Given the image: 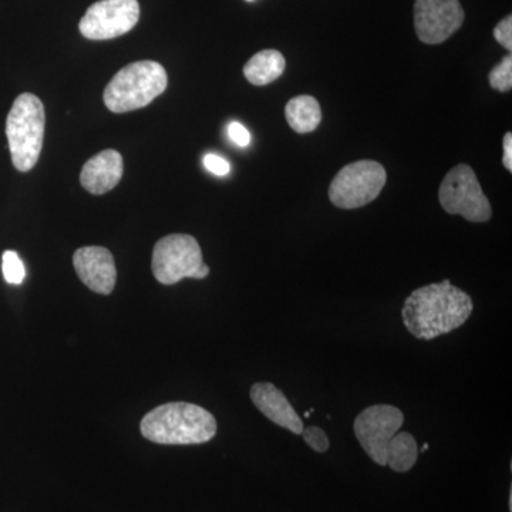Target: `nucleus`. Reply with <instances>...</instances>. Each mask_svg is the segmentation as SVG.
I'll return each instance as SVG.
<instances>
[{"mask_svg":"<svg viewBox=\"0 0 512 512\" xmlns=\"http://www.w3.org/2000/svg\"><path fill=\"white\" fill-rule=\"evenodd\" d=\"M473 309L471 296L446 279L410 293L404 301L402 318L414 338L431 340L461 328Z\"/></svg>","mask_w":512,"mask_h":512,"instance_id":"obj_1","label":"nucleus"},{"mask_svg":"<svg viewBox=\"0 0 512 512\" xmlns=\"http://www.w3.org/2000/svg\"><path fill=\"white\" fill-rule=\"evenodd\" d=\"M217 420L197 404L175 402L151 410L141 420L144 439L164 446H194L214 439Z\"/></svg>","mask_w":512,"mask_h":512,"instance_id":"obj_2","label":"nucleus"},{"mask_svg":"<svg viewBox=\"0 0 512 512\" xmlns=\"http://www.w3.org/2000/svg\"><path fill=\"white\" fill-rule=\"evenodd\" d=\"M167 86V72L160 63L143 60L127 64L107 84L104 104L111 113H130L148 106Z\"/></svg>","mask_w":512,"mask_h":512,"instance_id":"obj_3","label":"nucleus"},{"mask_svg":"<svg viewBox=\"0 0 512 512\" xmlns=\"http://www.w3.org/2000/svg\"><path fill=\"white\" fill-rule=\"evenodd\" d=\"M46 113L39 97L20 94L6 120V137L16 170L28 173L39 161L45 140Z\"/></svg>","mask_w":512,"mask_h":512,"instance_id":"obj_4","label":"nucleus"},{"mask_svg":"<svg viewBox=\"0 0 512 512\" xmlns=\"http://www.w3.org/2000/svg\"><path fill=\"white\" fill-rule=\"evenodd\" d=\"M151 268L163 285L178 284L184 278L204 279L210 275V266L204 264L197 239L185 234L161 238L154 247Z\"/></svg>","mask_w":512,"mask_h":512,"instance_id":"obj_5","label":"nucleus"},{"mask_svg":"<svg viewBox=\"0 0 512 512\" xmlns=\"http://www.w3.org/2000/svg\"><path fill=\"white\" fill-rule=\"evenodd\" d=\"M387 174L382 164L360 160L343 167L329 187V200L342 210L365 207L379 197Z\"/></svg>","mask_w":512,"mask_h":512,"instance_id":"obj_6","label":"nucleus"},{"mask_svg":"<svg viewBox=\"0 0 512 512\" xmlns=\"http://www.w3.org/2000/svg\"><path fill=\"white\" fill-rule=\"evenodd\" d=\"M439 198L447 214L461 215L470 222H487L493 215L476 173L467 164H458L448 171L440 185Z\"/></svg>","mask_w":512,"mask_h":512,"instance_id":"obj_7","label":"nucleus"},{"mask_svg":"<svg viewBox=\"0 0 512 512\" xmlns=\"http://www.w3.org/2000/svg\"><path fill=\"white\" fill-rule=\"evenodd\" d=\"M404 423V414L397 407L389 404H376L367 407L356 417V439L379 466H387V450L393 437L399 433Z\"/></svg>","mask_w":512,"mask_h":512,"instance_id":"obj_8","label":"nucleus"},{"mask_svg":"<svg viewBox=\"0 0 512 512\" xmlns=\"http://www.w3.org/2000/svg\"><path fill=\"white\" fill-rule=\"evenodd\" d=\"M140 19L138 0H100L80 20V33L89 40H110L126 35Z\"/></svg>","mask_w":512,"mask_h":512,"instance_id":"obj_9","label":"nucleus"},{"mask_svg":"<svg viewBox=\"0 0 512 512\" xmlns=\"http://www.w3.org/2000/svg\"><path fill=\"white\" fill-rule=\"evenodd\" d=\"M464 23V10L458 0H416L414 29L420 42L440 45Z\"/></svg>","mask_w":512,"mask_h":512,"instance_id":"obj_10","label":"nucleus"},{"mask_svg":"<svg viewBox=\"0 0 512 512\" xmlns=\"http://www.w3.org/2000/svg\"><path fill=\"white\" fill-rule=\"evenodd\" d=\"M73 265L77 276L90 291L100 295H110L117 281L116 262L109 249L84 247L73 255Z\"/></svg>","mask_w":512,"mask_h":512,"instance_id":"obj_11","label":"nucleus"},{"mask_svg":"<svg viewBox=\"0 0 512 512\" xmlns=\"http://www.w3.org/2000/svg\"><path fill=\"white\" fill-rule=\"evenodd\" d=\"M251 400L266 419L301 436L303 421L301 416L295 412L288 397L272 383H256L251 389Z\"/></svg>","mask_w":512,"mask_h":512,"instance_id":"obj_12","label":"nucleus"},{"mask_svg":"<svg viewBox=\"0 0 512 512\" xmlns=\"http://www.w3.org/2000/svg\"><path fill=\"white\" fill-rule=\"evenodd\" d=\"M124 173L119 151L104 150L90 158L80 173V184L93 195H103L119 185Z\"/></svg>","mask_w":512,"mask_h":512,"instance_id":"obj_13","label":"nucleus"},{"mask_svg":"<svg viewBox=\"0 0 512 512\" xmlns=\"http://www.w3.org/2000/svg\"><path fill=\"white\" fill-rule=\"evenodd\" d=\"M286 60L278 50H262L248 60L244 66V74L254 86H266L274 83L284 74Z\"/></svg>","mask_w":512,"mask_h":512,"instance_id":"obj_14","label":"nucleus"},{"mask_svg":"<svg viewBox=\"0 0 512 512\" xmlns=\"http://www.w3.org/2000/svg\"><path fill=\"white\" fill-rule=\"evenodd\" d=\"M285 116L293 131L298 134H308L319 127L322 121V109L315 97L298 96L286 104Z\"/></svg>","mask_w":512,"mask_h":512,"instance_id":"obj_15","label":"nucleus"},{"mask_svg":"<svg viewBox=\"0 0 512 512\" xmlns=\"http://www.w3.org/2000/svg\"><path fill=\"white\" fill-rule=\"evenodd\" d=\"M419 457V447L416 439L410 433L402 431L393 437L387 450V466L396 473H407L412 470Z\"/></svg>","mask_w":512,"mask_h":512,"instance_id":"obj_16","label":"nucleus"},{"mask_svg":"<svg viewBox=\"0 0 512 512\" xmlns=\"http://www.w3.org/2000/svg\"><path fill=\"white\" fill-rule=\"evenodd\" d=\"M3 278L10 285H20L26 278V269L18 252L6 251L2 256Z\"/></svg>","mask_w":512,"mask_h":512,"instance_id":"obj_17","label":"nucleus"},{"mask_svg":"<svg viewBox=\"0 0 512 512\" xmlns=\"http://www.w3.org/2000/svg\"><path fill=\"white\" fill-rule=\"evenodd\" d=\"M490 86L501 93L510 92L512 89V56H505L497 66L488 74Z\"/></svg>","mask_w":512,"mask_h":512,"instance_id":"obj_18","label":"nucleus"},{"mask_svg":"<svg viewBox=\"0 0 512 512\" xmlns=\"http://www.w3.org/2000/svg\"><path fill=\"white\" fill-rule=\"evenodd\" d=\"M303 439H305L306 444L315 450L316 453H326L329 450V439L326 436L325 431L320 429V427L311 426L306 427L302 431Z\"/></svg>","mask_w":512,"mask_h":512,"instance_id":"obj_19","label":"nucleus"},{"mask_svg":"<svg viewBox=\"0 0 512 512\" xmlns=\"http://www.w3.org/2000/svg\"><path fill=\"white\" fill-rule=\"evenodd\" d=\"M494 37L504 49L508 52L512 50V16L508 15L507 18L501 20L494 29Z\"/></svg>","mask_w":512,"mask_h":512,"instance_id":"obj_20","label":"nucleus"},{"mask_svg":"<svg viewBox=\"0 0 512 512\" xmlns=\"http://www.w3.org/2000/svg\"><path fill=\"white\" fill-rule=\"evenodd\" d=\"M204 165L210 173L215 175H227L231 171V165L225 158L215 156V154H208L204 158Z\"/></svg>","mask_w":512,"mask_h":512,"instance_id":"obj_21","label":"nucleus"},{"mask_svg":"<svg viewBox=\"0 0 512 512\" xmlns=\"http://www.w3.org/2000/svg\"><path fill=\"white\" fill-rule=\"evenodd\" d=\"M229 138L239 147H247L251 143V134L239 123H231L228 127Z\"/></svg>","mask_w":512,"mask_h":512,"instance_id":"obj_22","label":"nucleus"},{"mask_svg":"<svg viewBox=\"0 0 512 512\" xmlns=\"http://www.w3.org/2000/svg\"><path fill=\"white\" fill-rule=\"evenodd\" d=\"M504 167L512 173V134L507 133L504 136Z\"/></svg>","mask_w":512,"mask_h":512,"instance_id":"obj_23","label":"nucleus"},{"mask_svg":"<svg viewBox=\"0 0 512 512\" xmlns=\"http://www.w3.org/2000/svg\"><path fill=\"white\" fill-rule=\"evenodd\" d=\"M315 412V410L313 409H309V412H306L305 414H303V417H305V419H308L309 416H311V414Z\"/></svg>","mask_w":512,"mask_h":512,"instance_id":"obj_24","label":"nucleus"},{"mask_svg":"<svg viewBox=\"0 0 512 512\" xmlns=\"http://www.w3.org/2000/svg\"><path fill=\"white\" fill-rule=\"evenodd\" d=\"M426 450H429V444H424L423 448H421V453H423V451H426Z\"/></svg>","mask_w":512,"mask_h":512,"instance_id":"obj_25","label":"nucleus"},{"mask_svg":"<svg viewBox=\"0 0 512 512\" xmlns=\"http://www.w3.org/2000/svg\"><path fill=\"white\" fill-rule=\"evenodd\" d=\"M248 2H252V0H248Z\"/></svg>","mask_w":512,"mask_h":512,"instance_id":"obj_26","label":"nucleus"}]
</instances>
